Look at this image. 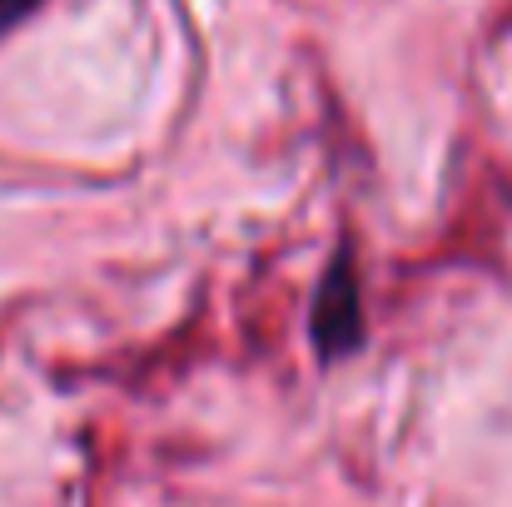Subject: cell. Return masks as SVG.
<instances>
[{
    "label": "cell",
    "mask_w": 512,
    "mask_h": 507,
    "mask_svg": "<svg viewBox=\"0 0 512 507\" xmlns=\"http://www.w3.org/2000/svg\"><path fill=\"white\" fill-rule=\"evenodd\" d=\"M35 5H40V0H0V35H5L10 25H20Z\"/></svg>",
    "instance_id": "obj_2"
},
{
    "label": "cell",
    "mask_w": 512,
    "mask_h": 507,
    "mask_svg": "<svg viewBox=\"0 0 512 507\" xmlns=\"http://www.w3.org/2000/svg\"><path fill=\"white\" fill-rule=\"evenodd\" d=\"M314 338L324 353H343L358 343V279L353 269L334 264V274L319 289V314H314Z\"/></svg>",
    "instance_id": "obj_1"
}]
</instances>
